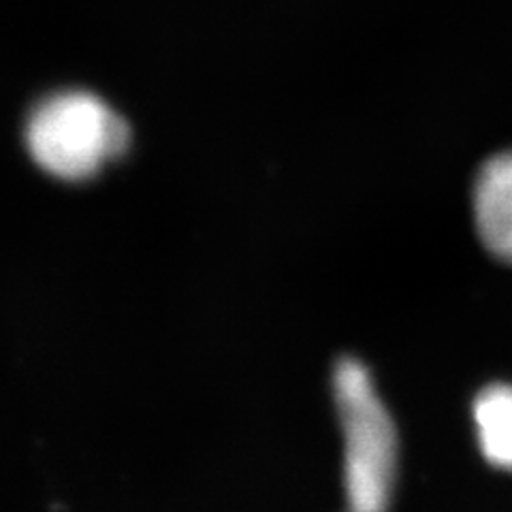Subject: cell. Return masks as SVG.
I'll use <instances>...</instances> for the list:
<instances>
[{"label":"cell","instance_id":"7a4b0ae2","mask_svg":"<svg viewBox=\"0 0 512 512\" xmlns=\"http://www.w3.org/2000/svg\"><path fill=\"white\" fill-rule=\"evenodd\" d=\"M476 229L487 250L512 263V152L489 158L474 186Z\"/></svg>","mask_w":512,"mask_h":512},{"label":"cell","instance_id":"3957f363","mask_svg":"<svg viewBox=\"0 0 512 512\" xmlns=\"http://www.w3.org/2000/svg\"><path fill=\"white\" fill-rule=\"evenodd\" d=\"M480 446L493 466L512 470V387H491L476 399Z\"/></svg>","mask_w":512,"mask_h":512},{"label":"cell","instance_id":"6da1fadb","mask_svg":"<svg viewBox=\"0 0 512 512\" xmlns=\"http://www.w3.org/2000/svg\"><path fill=\"white\" fill-rule=\"evenodd\" d=\"M32 160L64 182H84L131 146V128L103 99L84 90L47 96L26 124Z\"/></svg>","mask_w":512,"mask_h":512}]
</instances>
